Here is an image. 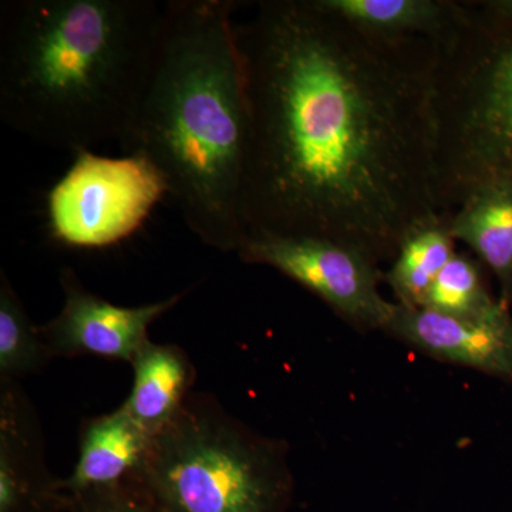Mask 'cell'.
I'll use <instances>...</instances> for the list:
<instances>
[{
	"mask_svg": "<svg viewBox=\"0 0 512 512\" xmlns=\"http://www.w3.org/2000/svg\"><path fill=\"white\" fill-rule=\"evenodd\" d=\"M153 437L137 423L123 404L113 412L83 421L79 456L72 474L62 480L69 495L113 487L136 476Z\"/></svg>",
	"mask_w": 512,
	"mask_h": 512,
	"instance_id": "8fae6325",
	"label": "cell"
},
{
	"mask_svg": "<svg viewBox=\"0 0 512 512\" xmlns=\"http://www.w3.org/2000/svg\"><path fill=\"white\" fill-rule=\"evenodd\" d=\"M357 29L384 39H426L439 45L467 15L466 0H322Z\"/></svg>",
	"mask_w": 512,
	"mask_h": 512,
	"instance_id": "5bb4252c",
	"label": "cell"
},
{
	"mask_svg": "<svg viewBox=\"0 0 512 512\" xmlns=\"http://www.w3.org/2000/svg\"><path fill=\"white\" fill-rule=\"evenodd\" d=\"M289 447L192 392L151 441L131 483L165 512H289Z\"/></svg>",
	"mask_w": 512,
	"mask_h": 512,
	"instance_id": "277c9868",
	"label": "cell"
},
{
	"mask_svg": "<svg viewBox=\"0 0 512 512\" xmlns=\"http://www.w3.org/2000/svg\"><path fill=\"white\" fill-rule=\"evenodd\" d=\"M165 3L8 0L0 6V119L77 154L121 143L146 93Z\"/></svg>",
	"mask_w": 512,
	"mask_h": 512,
	"instance_id": "3957f363",
	"label": "cell"
},
{
	"mask_svg": "<svg viewBox=\"0 0 512 512\" xmlns=\"http://www.w3.org/2000/svg\"><path fill=\"white\" fill-rule=\"evenodd\" d=\"M60 285L64 296L62 311L40 326L53 359L97 356L130 365L151 340L150 326L190 292L174 293L161 301L128 308L94 295L67 266L60 271Z\"/></svg>",
	"mask_w": 512,
	"mask_h": 512,
	"instance_id": "ba28073f",
	"label": "cell"
},
{
	"mask_svg": "<svg viewBox=\"0 0 512 512\" xmlns=\"http://www.w3.org/2000/svg\"><path fill=\"white\" fill-rule=\"evenodd\" d=\"M70 503L47 467L35 406L19 382H0V512H69Z\"/></svg>",
	"mask_w": 512,
	"mask_h": 512,
	"instance_id": "9c48e42d",
	"label": "cell"
},
{
	"mask_svg": "<svg viewBox=\"0 0 512 512\" xmlns=\"http://www.w3.org/2000/svg\"><path fill=\"white\" fill-rule=\"evenodd\" d=\"M420 308L466 320H493L511 312L488 291L480 262L458 252L437 276Z\"/></svg>",
	"mask_w": 512,
	"mask_h": 512,
	"instance_id": "2e32d148",
	"label": "cell"
},
{
	"mask_svg": "<svg viewBox=\"0 0 512 512\" xmlns=\"http://www.w3.org/2000/svg\"><path fill=\"white\" fill-rule=\"evenodd\" d=\"M165 197L163 175L146 158L80 151L47 197L50 235L64 247H113L136 234Z\"/></svg>",
	"mask_w": 512,
	"mask_h": 512,
	"instance_id": "8992f818",
	"label": "cell"
},
{
	"mask_svg": "<svg viewBox=\"0 0 512 512\" xmlns=\"http://www.w3.org/2000/svg\"><path fill=\"white\" fill-rule=\"evenodd\" d=\"M53 357L18 292L0 269V382H19L37 375Z\"/></svg>",
	"mask_w": 512,
	"mask_h": 512,
	"instance_id": "e0dca14e",
	"label": "cell"
},
{
	"mask_svg": "<svg viewBox=\"0 0 512 512\" xmlns=\"http://www.w3.org/2000/svg\"><path fill=\"white\" fill-rule=\"evenodd\" d=\"M234 0H168L156 63L126 156L150 161L167 197L207 247L235 252L247 237L242 185L248 99Z\"/></svg>",
	"mask_w": 512,
	"mask_h": 512,
	"instance_id": "7a4b0ae2",
	"label": "cell"
},
{
	"mask_svg": "<svg viewBox=\"0 0 512 512\" xmlns=\"http://www.w3.org/2000/svg\"><path fill=\"white\" fill-rule=\"evenodd\" d=\"M467 5L439 43L437 191L446 215L473 185L512 180V0Z\"/></svg>",
	"mask_w": 512,
	"mask_h": 512,
	"instance_id": "5b68a950",
	"label": "cell"
},
{
	"mask_svg": "<svg viewBox=\"0 0 512 512\" xmlns=\"http://www.w3.org/2000/svg\"><path fill=\"white\" fill-rule=\"evenodd\" d=\"M448 227L491 269L500 285V301L512 306V180L493 178L468 188Z\"/></svg>",
	"mask_w": 512,
	"mask_h": 512,
	"instance_id": "7c38bea8",
	"label": "cell"
},
{
	"mask_svg": "<svg viewBox=\"0 0 512 512\" xmlns=\"http://www.w3.org/2000/svg\"><path fill=\"white\" fill-rule=\"evenodd\" d=\"M133 387L123 407L151 436L177 416L192 393L197 370L181 346L148 340L131 362Z\"/></svg>",
	"mask_w": 512,
	"mask_h": 512,
	"instance_id": "4fadbf2b",
	"label": "cell"
},
{
	"mask_svg": "<svg viewBox=\"0 0 512 512\" xmlns=\"http://www.w3.org/2000/svg\"><path fill=\"white\" fill-rule=\"evenodd\" d=\"M248 99V232L309 235L393 261L441 214L439 45L357 29L322 0H261L237 23Z\"/></svg>",
	"mask_w": 512,
	"mask_h": 512,
	"instance_id": "6da1fadb",
	"label": "cell"
},
{
	"mask_svg": "<svg viewBox=\"0 0 512 512\" xmlns=\"http://www.w3.org/2000/svg\"><path fill=\"white\" fill-rule=\"evenodd\" d=\"M237 255L288 276L359 332H383L392 316L394 303L380 292L379 264L360 249L329 238L252 231Z\"/></svg>",
	"mask_w": 512,
	"mask_h": 512,
	"instance_id": "52a82bcc",
	"label": "cell"
},
{
	"mask_svg": "<svg viewBox=\"0 0 512 512\" xmlns=\"http://www.w3.org/2000/svg\"><path fill=\"white\" fill-rule=\"evenodd\" d=\"M456 242L444 214L433 215L407 232L384 275L396 303L420 308L437 276L456 255Z\"/></svg>",
	"mask_w": 512,
	"mask_h": 512,
	"instance_id": "9a60e30c",
	"label": "cell"
},
{
	"mask_svg": "<svg viewBox=\"0 0 512 512\" xmlns=\"http://www.w3.org/2000/svg\"><path fill=\"white\" fill-rule=\"evenodd\" d=\"M70 497L69 512H165L131 481Z\"/></svg>",
	"mask_w": 512,
	"mask_h": 512,
	"instance_id": "ac0fdd59",
	"label": "cell"
},
{
	"mask_svg": "<svg viewBox=\"0 0 512 512\" xmlns=\"http://www.w3.org/2000/svg\"><path fill=\"white\" fill-rule=\"evenodd\" d=\"M383 333L440 362L512 382L511 312L493 320H466L394 302Z\"/></svg>",
	"mask_w": 512,
	"mask_h": 512,
	"instance_id": "30bf717a",
	"label": "cell"
}]
</instances>
